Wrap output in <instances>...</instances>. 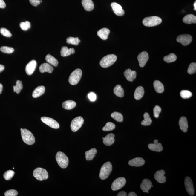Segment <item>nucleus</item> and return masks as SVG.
<instances>
[{
  "instance_id": "obj_1",
  "label": "nucleus",
  "mask_w": 196,
  "mask_h": 196,
  "mask_svg": "<svg viewBox=\"0 0 196 196\" xmlns=\"http://www.w3.org/2000/svg\"><path fill=\"white\" fill-rule=\"evenodd\" d=\"M112 170V166L110 162L105 163L101 168L99 178L102 180H106L109 177Z\"/></svg>"
},
{
  "instance_id": "obj_2",
  "label": "nucleus",
  "mask_w": 196,
  "mask_h": 196,
  "mask_svg": "<svg viewBox=\"0 0 196 196\" xmlns=\"http://www.w3.org/2000/svg\"><path fill=\"white\" fill-rule=\"evenodd\" d=\"M22 138L26 144L32 145L35 143V138L32 133L26 129H21Z\"/></svg>"
},
{
  "instance_id": "obj_3",
  "label": "nucleus",
  "mask_w": 196,
  "mask_h": 196,
  "mask_svg": "<svg viewBox=\"0 0 196 196\" xmlns=\"http://www.w3.org/2000/svg\"><path fill=\"white\" fill-rule=\"evenodd\" d=\"M117 57L114 54L108 55L103 57L100 62V65L101 67L106 68L111 66L116 61Z\"/></svg>"
},
{
  "instance_id": "obj_4",
  "label": "nucleus",
  "mask_w": 196,
  "mask_h": 196,
  "mask_svg": "<svg viewBox=\"0 0 196 196\" xmlns=\"http://www.w3.org/2000/svg\"><path fill=\"white\" fill-rule=\"evenodd\" d=\"M57 163L60 168L65 169L67 168L69 163V160L65 153L61 151H59L56 155Z\"/></svg>"
},
{
  "instance_id": "obj_5",
  "label": "nucleus",
  "mask_w": 196,
  "mask_h": 196,
  "mask_svg": "<svg viewBox=\"0 0 196 196\" xmlns=\"http://www.w3.org/2000/svg\"><path fill=\"white\" fill-rule=\"evenodd\" d=\"M161 18L157 16H152L145 18L143 19V23L147 27H154L157 26L162 23Z\"/></svg>"
},
{
  "instance_id": "obj_6",
  "label": "nucleus",
  "mask_w": 196,
  "mask_h": 196,
  "mask_svg": "<svg viewBox=\"0 0 196 196\" xmlns=\"http://www.w3.org/2000/svg\"><path fill=\"white\" fill-rule=\"evenodd\" d=\"M82 75V71L80 69H76L72 73L69 77V83L71 85H76L80 82Z\"/></svg>"
},
{
  "instance_id": "obj_7",
  "label": "nucleus",
  "mask_w": 196,
  "mask_h": 196,
  "mask_svg": "<svg viewBox=\"0 0 196 196\" xmlns=\"http://www.w3.org/2000/svg\"><path fill=\"white\" fill-rule=\"evenodd\" d=\"M33 176L37 180L42 181L47 180L48 174L47 171L43 168H38L33 171Z\"/></svg>"
},
{
  "instance_id": "obj_8",
  "label": "nucleus",
  "mask_w": 196,
  "mask_h": 196,
  "mask_svg": "<svg viewBox=\"0 0 196 196\" xmlns=\"http://www.w3.org/2000/svg\"><path fill=\"white\" fill-rule=\"evenodd\" d=\"M84 122V120L82 117L79 116L72 120L71 124L72 131L76 132L82 127Z\"/></svg>"
},
{
  "instance_id": "obj_9",
  "label": "nucleus",
  "mask_w": 196,
  "mask_h": 196,
  "mask_svg": "<svg viewBox=\"0 0 196 196\" xmlns=\"http://www.w3.org/2000/svg\"><path fill=\"white\" fill-rule=\"evenodd\" d=\"M125 178L123 177L116 179L113 182L111 186V188L113 191H117L120 190L124 186L126 183Z\"/></svg>"
},
{
  "instance_id": "obj_10",
  "label": "nucleus",
  "mask_w": 196,
  "mask_h": 196,
  "mask_svg": "<svg viewBox=\"0 0 196 196\" xmlns=\"http://www.w3.org/2000/svg\"><path fill=\"white\" fill-rule=\"evenodd\" d=\"M41 121L52 128L58 129L60 127L59 124L55 120L46 117H43L41 118Z\"/></svg>"
},
{
  "instance_id": "obj_11",
  "label": "nucleus",
  "mask_w": 196,
  "mask_h": 196,
  "mask_svg": "<svg viewBox=\"0 0 196 196\" xmlns=\"http://www.w3.org/2000/svg\"><path fill=\"white\" fill-rule=\"evenodd\" d=\"M192 36L188 34L180 35L177 38V41L183 46H186L189 45L192 42Z\"/></svg>"
},
{
  "instance_id": "obj_12",
  "label": "nucleus",
  "mask_w": 196,
  "mask_h": 196,
  "mask_svg": "<svg viewBox=\"0 0 196 196\" xmlns=\"http://www.w3.org/2000/svg\"><path fill=\"white\" fill-rule=\"evenodd\" d=\"M185 185L186 190L191 196H193L194 194V189L192 179L189 177H186Z\"/></svg>"
},
{
  "instance_id": "obj_13",
  "label": "nucleus",
  "mask_w": 196,
  "mask_h": 196,
  "mask_svg": "<svg viewBox=\"0 0 196 196\" xmlns=\"http://www.w3.org/2000/svg\"><path fill=\"white\" fill-rule=\"evenodd\" d=\"M149 59V56L146 52L143 51L141 52L138 55L137 59L140 67L145 66Z\"/></svg>"
},
{
  "instance_id": "obj_14",
  "label": "nucleus",
  "mask_w": 196,
  "mask_h": 196,
  "mask_svg": "<svg viewBox=\"0 0 196 196\" xmlns=\"http://www.w3.org/2000/svg\"><path fill=\"white\" fill-rule=\"evenodd\" d=\"M111 6L113 11L117 16H124L125 11L120 4L116 2H113L111 3Z\"/></svg>"
},
{
  "instance_id": "obj_15",
  "label": "nucleus",
  "mask_w": 196,
  "mask_h": 196,
  "mask_svg": "<svg viewBox=\"0 0 196 196\" xmlns=\"http://www.w3.org/2000/svg\"><path fill=\"white\" fill-rule=\"evenodd\" d=\"M165 172L164 170H162L158 171L154 175V178L157 182L160 183H163L166 182V178L165 176Z\"/></svg>"
},
{
  "instance_id": "obj_16",
  "label": "nucleus",
  "mask_w": 196,
  "mask_h": 196,
  "mask_svg": "<svg viewBox=\"0 0 196 196\" xmlns=\"http://www.w3.org/2000/svg\"><path fill=\"white\" fill-rule=\"evenodd\" d=\"M37 62L35 60H32L27 65L26 67V72L28 75L33 74L36 67Z\"/></svg>"
},
{
  "instance_id": "obj_17",
  "label": "nucleus",
  "mask_w": 196,
  "mask_h": 196,
  "mask_svg": "<svg viewBox=\"0 0 196 196\" xmlns=\"http://www.w3.org/2000/svg\"><path fill=\"white\" fill-rule=\"evenodd\" d=\"M124 75L127 80L131 82L136 78L137 73L135 71H132L130 69H127L125 71Z\"/></svg>"
},
{
  "instance_id": "obj_18",
  "label": "nucleus",
  "mask_w": 196,
  "mask_h": 196,
  "mask_svg": "<svg viewBox=\"0 0 196 196\" xmlns=\"http://www.w3.org/2000/svg\"><path fill=\"white\" fill-rule=\"evenodd\" d=\"M145 163V160L141 157L133 159L129 162V164L131 166L140 167L144 165Z\"/></svg>"
},
{
  "instance_id": "obj_19",
  "label": "nucleus",
  "mask_w": 196,
  "mask_h": 196,
  "mask_svg": "<svg viewBox=\"0 0 196 196\" xmlns=\"http://www.w3.org/2000/svg\"><path fill=\"white\" fill-rule=\"evenodd\" d=\"M152 183L149 180L147 179H144L142 181L140 187L143 192H146L152 187Z\"/></svg>"
},
{
  "instance_id": "obj_20",
  "label": "nucleus",
  "mask_w": 196,
  "mask_h": 196,
  "mask_svg": "<svg viewBox=\"0 0 196 196\" xmlns=\"http://www.w3.org/2000/svg\"><path fill=\"white\" fill-rule=\"evenodd\" d=\"M179 123L181 130L183 132H186L188 128V122L186 118L185 117H182L180 118Z\"/></svg>"
},
{
  "instance_id": "obj_21",
  "label": "nucleus",
  "mask_w": 196,
  "mask_h": 196,
  "mask_svg": "<svg viewBox=\"0 0 196 196\" xmlns=\"http://www.w3.org/2000/svg\"><path fill=\"white\" fill-rule=\"evenodd\" d=\"M82 4L86 11H92L94 9V4L92 0H82Z\"/></svg>"
},
{
  "instance_id": "obj_22",
  "label": "nucleus",
  "mask_w": 196,
  "mask_h": 196,
  "mask_svg": "<svg viewBox=\"0 0 196 196\" xmlns=\"http://www.w3.org/2000/svg\"><path fill=\"white\" fill-rule=\"evenodd\" d=\"M115 135L113 133H109L103 139V143L106 146H110L114 144V143Z\"/></svg>"
},
{
  "instance_id": "obj_23",
  "label": "nucleus",
  "mask_w": 196,
  "mask_h": 196,
  "mask_svg": "<svg viewBox=\"0 0 196 196\" xmlns=\"http://www.w3.org/2000/svg\"><path fill=\"white\" fill-rule=\"evenodd\" d=\"M53 69L51 65L47 63L42 64L39 67L40 71L42 73L47 72L51 74L53 72Z\"/></svg>"
},
{
  "instance_id": "obj_24",
  "label": "nucleus",
  "mask_w": 196,
  "mask_h": 196,
  "mask_svg": "<svg viewBox=\"0 0 196 196\" xmlns=\"http://www.w3.org/2000/svg\"><path fill=\"white\" fill-rule=\"evenodd\" d=\"M110 33V31L108 29L104 28L99 30L97 32V34L102 40H106L107 39Z\"/></svg>"
},
{
  "instance_id": "obj_25",
  "label": "nucleus",
  "mask_w": 196,
  "mask_h": 196,
  "mask_svg": "<svg viewBox=\"0 0 196 196\" xmlns=\"http://www.w3.org/2000/svg\"><path fill=\"white\" fill-rule=\"evenodd\" d=\"M75 53V50L74 48L68 49L67 47H62L60 51L61 55L62 57H67Z\"/></svg>"
},
{
  "instance_id": "obj_26",
  "label": "nucleus",
  "mask_w": 196,
  "mask_h": 196,
  "mask_svg": "<svg viewBox=\"0 0 196 196\" xmlns=\"http://www.w3.org/2000/svg\"><path fill=\"white\" fill-rule=\"evenodd\" d=\"M144 89L142 86L137 88L135 91L134 97L137 100H139L143 97L144 94Z\"/></svg>"
},
{
  "instance_id": "obj_27",
  "label": "nucleus",
  "mask_w": 196,
  "mask_h": 196,
  "mask_svg": "<svg viewBox=\"0 0 196 196\" xmlns=\"http://www.w3.org/2000/svg\"><path fill=\"white\" fill-rule=\"evenodd\" d=\"M45 91V88L43 86H39L33 91V97L34 98H38L43 95Z\"/></svg>"
},
{
  "instance_id": "obj_28",
  "label": "nucleus",
  "mask_w": 196,
  "mask_h": 196,
  "mask_svg": "<svg viewBox=\"0 0 196 196\" xmlns=\"http://www.w3.org/2000/svg\"><path fill=\"white\" fill-rule=\"evenodd\" d=\"M76 104L75 101L72 100L65 101L62 103V107L64 109L66 110H71L76 107Z\"/></svg>"
},
{
  "instance_id": "obj_29",
  "label": "nucleus",
  "mask_w": 196,
  "mask_h": 196,
  "mask_svg": "<svg viewBox=\"0 0 196 196\" xmlns=\"http://www.w3.org/2000/svg\"><path fill=\"white\" fill-rule=\"evenodd\" d=\"M184 23L187 24H191L196 23V17L192 14H189L186 16L183 19Z\"/></svg>"
},
{
  "instance_id": "obj_30",
  "label": "nucleus",
  "mask_w": 196,
  "mask_h": 196,
  "mask_svg": "<svg viewBox=\"0 0 196 196\" xmlns=\"http://www.w3.org/2000/svg\"><path fill=\"white\" fill-rule=\"evenodd\" d=\"M148 147L152 151L156 152H161L163 149V146L161 143H150L148 145Z\"/></svg>"
},
{
  "instance_id": "obj_31",
  "label": "nucleus",
  "mask_w": 196,
  "mask_h": 196,
  "mask_svg": "<svg viewBox=\"0 0 196 196\" xmlns=\"http://www.w3.org/2000/svg\"><path fill=\"white\" fill-rule=\"evenodd\" d=\"M153 85L155 90L157 92L162 93L164 91V88L163 85L159 81H155L153 83Z\"/></svg>"
},
{
  "instance_id": "obj_32",
  "label": "nucleus",
  "mask_w": 196,
  "mask_h": 196,
  "mask_svg": "<svg viewBox=\"0 0 196 196\" xmlns=\"http://www.w3.org/2000/svg\"><path fill=\"white\" fill-rule=\"evenodd\" d=\"M45 60L50 65L56 67L58 65V61L54 57L50 54L47 55L45 57Z\"/></svg>"
},
{
  "instance_id": "obj_33",
  "label": "nucleus",
  "mask_w": 196,
  "mask_h": 196,
  "mask_svg": "<svg viewBox=\"0 0 196 196\" xmlns=\"http://www.w3.org/2000/svg\"><path fill=\"white\" fill-rule=\"evenodd\" d=\"M115 94L118 97H122L124 95V89L120 85H117L114 88V90Z\"/></svg>"
},
{
  "instance_id": "obj_34",
  "label": "nucleus",
  "mask_w": 196,
  "mask_h": 196,
  "mask_svg": "<svg viewBox=\"0 0 196 196\" xmlns=\"http://www.w3.org/2000/svg\"><path fill=\"white\" fill-rule=\"evenodd\" d=\"M97 153V150L95 148H93L85 152L86 159L87 160H91L96 157L95 154Z\"/></svg>"
},
{
  "instance_id": "obj_35",
  "label": "nucleus",
  "mask_w": 196,
  "mask_h": 196,
  "mask_svg": "<svg viewBox=\"0 0 196 196\" xmlns=\"http://www.w3.org/2000/svg\"><path fill=\"white\" fill-rule=\"evenodd\" d=\"M144 120L141 122V124L143 126H149L152 122L151 118L150 117L149 114L148 113H145L143 115Z\"/></svg>"
},
{
  "instance_id": "obj_36",
  "label": "nucleus",
  "mask_w": 196,
  "mask_h": 196,
  "mask_svg": "<svg viewBox=\"0 0 196 196\" xmlns=\"http://www.w3.org/2000/svg\"><path fill=\"white\" fill-rule=\"evenodd\" d=\"M177 59V57L174 54L171 53L164 57L163 60L167 63H170L175 61Z\"/></svg>"
},
{
  "instance_id": "obj_37",
  "label": "nucleus",
  "mask_w": 196,
  "mask_h": 196,
  "mask_svg": "<svg viewBox=\"0 0 196 196\" xmlns=\"http://www.w3.org/2000/svg\"><path fill=\"white\" fill-rule=\"evenodd\" d=\"M111 117L118 122H122L123 121V116L121 113L117 112H114L111 114Z\"/></svg>"
},
{
  "instance_id": "obj_38",
  "label": "nucleus",
  "mask_w": 196,
  "mask_h": 196,
  "mask_svg": "<svg viewBox=\"0 0 196 196\" xmlns=\"http://www.w3.org/2000/svg\"><path fill=\"white\" fill-rule=\"evenodd\" d=\"M67 43L75 45H77L80 42L78 38H74L70 37L67 38L66 40Z\"/></svg>"
},
{
  "instance_id": "obj_39",
  "label": "nucleus",
  "mask_w": 196,
  "mask_h": 196,
  "mask_svg": "<svg viewBox=\"0 0 196 196\" xmlns=\"http://www.w3.org/2000/svg\"><path fill=\"white\" fill-rule=\"evenodd\" d=\"M13 91L17 94H19L22 89H23L22 82V81L17 80L16 81V85L13 86Z\"/></svg>"
},
{
  "instance_id": "obj_40",
  "label": "nucleus",
  "mask_w": 196,
  "mask_h": 196,
  "mask_svg": "<svg viewBox=\"0 0 196 196\" xmlns=\"http://www.w3.org/2000/svg\"><path fill=\"white\" fill-rule=\"evenodd\" d=\"M116 125L114 123L111 122H108L106 123L105 126L102 128L103 131H113L115 129Z\"/></svg>"
},
{
  "instance_id": "obj_41",
  "label": "nucleus",
  "mask_w": 196,
  "mask_h": 196,
  "mask_svg": "<svg viewBox=\"0 0 196 196\" xmlns=\"http://www.w3.org/2000/svg\"><path fill=\"white\" fill-rule=\"evenodd\" d=\"M181 97L183 99H189L192 97V93L188 90H182L180 93Z\"/></svg>"
},
{
  "instance_id": "obj_42",
  "label": "nucleus",
  "mask_w": 196,
  "mask_h": 196,
  "mask_svg": "<svg viewBox=\"0 0 196 196\" xmlns=\"http://www.w3.org/2000/svg\"><path fill=\"white\" fill-rule=\"evenodd\" d=\"M15 174V172L13 170L7 171L3 174V177L6 180H10Z\"/></svg>"
},
{
  "instance_id": "obj_43",
  "label": "nucleus",
  "mask_w": 196,
  "mask_h": 196,
  "mask_svg": "<svg viewBox=\"0 0 196 196\" xmlns=\"http://www.w3.org/2000/svg\"><path fill=\"white\" fill-rule=\"evenodd\" d=\"M196 71V63L195 62H192L189 65L187 72L190 75L195 74Z\"/></svg>"
},
{
  "instance_id": "obj_44",
  "label": "nucleus",
  "mask_w": 196,
  "mask_h": 196,
  "mask_svg": "<svg viewBox=\"0 0 196 196\" xmlns=\"http://www.w3.org/2000/svg\"><path fill=\"white\" fill-rule=\"evenodd\" d=\"M0 50L1 52L3 53L11 54L14 51V49L12 47H8L7 46H2L0 48Z\"/></svg>"
},
{
  "instance_id": "obj_45",
  "label": "nucleus",
  "mask_w": 196,
  "mask_h": 196,
  "mask_svg": "<svg viewBox=\"0 0 196 196\" xmlns=\"http://www.w3.org/2000/svg\"><path fill=\"white\" fill-rule=\"evenodd\" d=\"M20 26L22 30L24 31H27L31 28V23L28 21L22 22L20 24Z\"/></svg>"
},
{
  "instance_id": "obj_46",
  "label": "nucleus",
  "mask_w": 196,
  "mask_h": 196,
  "mask_svg": "<svg viewBox=\"0 0 196 196\" xmlns=\"http://www.w3.org/2000/svg\"><path fill=\"white\" fill-rule=\"evenodd\" d=\"M162 109L160 106L156 105L153 109L154 116L156 118H158L159 116V114L161 112Z\"/></svg>"
},
{
  "instance_id": "obj_47",
  "label": "nucleus",
  "mask_w": 196,
  "mask_h": 196,
  "mask_svg": "<svg viewBox=\"0 0 196 196\" xmlns=\"http://www.w3.org/2000/svg\"><path fill=\"white\" fill-rule=\"evenodd\" d=\"M0 33L1 35L7 37H11L12 35L10 32L7 29L4 28H1L0 29Z\"/></svg>"
},
{
  "instance_id": "obj_48",
  "label": "nucleus",
  "mask_w": 196,
  "mask_h": 196,
  "mask_svg": "<svg viewBox=\"0 0 196 196\" xmlns=\"http://www.w3.org/2000/svg\"><path fill=\"white\" fill-rule=\"evenodd\" d=\"M18 192L16 190H12L7 191L4 193L6 196H16L18 195Z\"/></svg>"
},
{
  "instance_id": "obj_49",
  "label": "nucleus",
  "mask_w": 196,
  "mask_h": 196,
  "mask_svg": "<svg viewBox=\"0 0 196 196\" xmlns=\"http://www.w3.org/2000/svg\"><path fill=\"white\" fill-rule=\"evenodd\" d=\"M88 97L90 100L91 101H94L96 100V96L94 93L93 92H90L88 94Z\"/></svg>"
},
{
  "instance_id": "obj_50",
  "label": "nucleus",
  "mask_w": 196,
  "mask_h": 196,
  "mask_svg": "<svg viewBox=\"0 0 196 196\" xmlns=\"http://www.w3.org/2000/svg\"><path fill=\"white\" fill-rule=\"evenodd\" d=\"M30 2L32 5L36 7L40 3V0H29Z\"/></svg>"
},
{
  "instance_id": "obj_51",
  "label": "nucleus",
  "mask_w": 196,
  "mask_h": 196,
  "mask_svg": "<svg viewBox=\"0 0 196 196\" xmlns=\"http://www.w3.org/2000/svg\"><path fill=\"white\" fill-rule=\"evenodd\" d=\"M6 4L3 0H0V8H4L6 7Z\"/></svg>"
},
{
  "instance_id": "obj_52",
  "label": "nucleus",
  "mask_w": 196,
  "mask_h": 196,
  "mask_svg": "<svg viewBox=\"0 0 196 196\" xmlns=\"http://www.w3.org/2000/svg\"><path fill=\"white\" fill-rule=\"evenodd\" d=\"M127 195L126 192H121L117 194V196H126Z\"/></svg>"
},
{
  "instance_id": "obj_53",
  "label": "nucleus",
  "mask_w": 196,
  "mask_h": 196,
  "mask_svg": "<svg viewBox=\"0 0 196 196\" xmlns=\"http://www.w3.org/2000/svg\"><path fill=\"white\" fill-rule=\"evenodd\" d=\"M128 196H137V194L134 192H131L128 194Z\"/></svg>"
},
{
  "instance_id": "obj_54",
  "label": "nucleus",
  "mask_w": 196,
  "mask_h": 196,
  "mask_svg": "<svg viewBox=\"0 0 196 196\" xmlns=\"http://www.w3.org/2000/svg\"><path fill=\"white\" fill-rule=\"evenodd\" d=\"M4 69V66L2 65H0V73L2 72Z\"/></svg>"
},
{
  "instance_id": "obj_55",
  "label": "nucleus",
  "mask_w": 196,
  "mask_h": 196,
  "mask_svg": "<svg viewBox=\"0 0 196 196\" xmlns=\"http://www.w3.org/2000/svg\"><path fill=\"white\" fill-rule=\"evenodd\" d=\"M3 85L1 84H0V94H1L3 90Z\"/></svg>"
},
{
  "instance_id": "obj_56",
  "label": "nucleus",
  "mask_w": 196,
  "mask_h": 196,
  "mask_svg": "<svg viewBox=\"0 0 196 196\" xmlns=\"http://www.w3.org/2000/svg\"><path fill=\"white\" fill-rule=\"evenodd\" d=\"M194 10L195 11L196 10V1H195V2L194 3Z\"/></svg>"
},
{
  "instance_id": "obj_57",
  "label": "nucleus",
  "mask_w": 196,
  "mask_h": 196,
  "mask_svg": "<svg viewBox=\"0 0 196 196\" xmlns=\"http://www.w3.org/2000/svg\"><path fill=\"white\" fill-rule=\"evenodd\" d=\"M158 143V140H154V143Z\"/></svg>"
},
{
  "instance_id": "obj_58",
  "label": "nucleus",
  "mask_w": 196,
  "mask_h": 196,
  "mask_svg": "<svg viewBox=\"0 0 196 196\" xmlns=\"http://www.w3.org/2000/svg\"><path fill=\"white\" fill-rule=\"evenodd\" d=\"M40 3L42 2V0H40Z\"/></svg>"
},
{
  "instance_id": "obj_59",
  "label": "nucleus",
  "mask_w": 196,
  "mask_h": 196,
  "mask_svg": "<svg viewBox=\"0 0 196 196\" xmlns=\"http://www.w3.org/2000/svg\"><path fill=\"white\" fill-rule=\"evenodd\" d=\"M104 137H102V139H104Z\"/></svg>"
}]
</instances>
